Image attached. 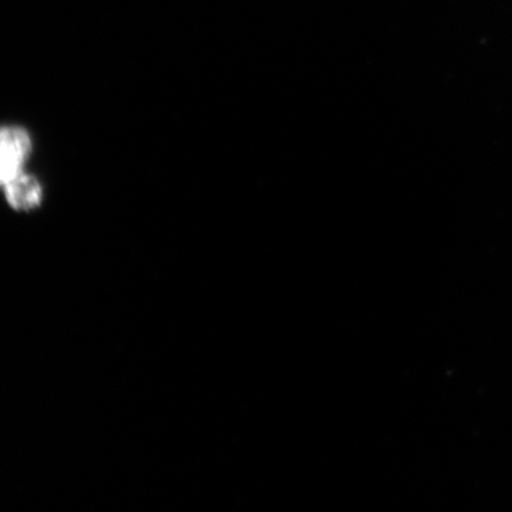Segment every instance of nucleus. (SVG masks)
Returning <instances> with one entry per match:
<instances>
[{"label": "nucleus", "instance_id": "nucleus-2", "mask_svg": "<svg viewBox=\"0 0 512 512\" xmlns=\"http://www.w3.org/2000/svg\"><path fill=\"white\" fill-rule=\"evenodd\" d=\"M6 200L19 211H29L40 206L43 197L41 183L34 176L22 172L3 184Z\"/></svg>", "mask_w": 512, "mask_h": 512}, {"label": "nucleus", "instance_id": "nucleus-1", "mask_svg": "<svg viewBox=\"0 0 512 512\" xmlns=\"http://www.w3.org/2000/svg\"><path fill=\"white\" fill-rule=\"evenodd\" d=\"M0 149H2V183L24 172L31 152L29 133L19 126H6L0 133Z\"/></svg>", "mask_w": 512, "mask_h": 512}]
</instances>
